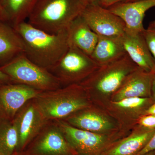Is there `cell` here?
<instances>
[{
	"instance_id": "ac0fdd59",
	"label": "cell",
	"mask_w": 155,
	"mask_h": 155,
	"mask_svg": "<svg viewBox=\"0 0 155 155\" xmlns=\"http://www.w3.org/2000/svg\"><path fill=\"white\" fill-rule=\"evenodd\" d=\"M67 31L69 46L76 48L91 56L98 35L92 30L81 15L70 23Z\"/></svg>"
},
{
	"instance_id": "4316f807",
	"label": "cell",
	"mask_w": 155,
	"mask_h": 155,
	"mask_svg": "<svg viewBox=\"0 0 155 155\" xmlns=\"http://www.w3.org/2000/svg\"><path fill=\"white\" fill-rule=\"evenodd\" d=\"M12 83L8 76L0 69V85Z\"/></svg>"
},
{
	"instance_id": "3957f363",
	"label": "cell",
	"mask_w": 155,
	"mask_h": 155,
	"mask_svg": "<svg viewBox=\"0 0 155 155\" xmlns=\"http://www.w3.org/2000/svg\"><path fill=\"white\" fill-rule=\"evenodd\" d=\"M86 7L82 0H38L26 22L48 33H58L67 28Z\"/></svg>"
},
{
	"instance_id": "5bb4252c",
	"label": "cell",
	"mask_w": 155,
	"mask_h": 155,
	"mask_svg": "<svg viewBox=\"0 0 155 155\" xmlns=\"http://www.w3.org/2000/svg\"><path fill=\"white\" fill-rule=\"evenodd\" d=\"M143 31L125 28L121 38L122 45L127 56L137 67L146 72H155V61L146 42Z\"/></svg>"
},
{
	"instance_id": "8992f818",
	"label": "cell",
	"mask_w": 155,
	"mask_h": 155,
	"mask_svg": "<svg viewBox=\"0 0 155 155\" xmlns=\"http://www.w3.org/2000/svg\"><path fill=\"white\" fill-rule=\"evenodd\" d=\"M72 149L81 155H101L114 143L130 134L132 130L102 134L81 130L63 120L56 121Z\"/></svg>"
},
{
	"instance_id": "8fae6325",
	"label": "cell",
	"mask_w": 155,
	"mask_h": 155,
	"mask_svg": "<svg viewBox=\"0 0 155 155\" xmlns=\"http://www.w3.org/2000/svg\"><path fill=\"white\" fill-rule=\"evenodd\" d=\"M154 101L152 97L127 98L118 101H110L101 108L116 119L122 129L132 130Z\"/></svg>"
},
{
	"instance_id": "cb8c5ba5",
	"label": "cell",
	"mask_w": 155,
	"mask_h": 155,
	"mask_svg": "<svg viewBox=\"0 0 155 155\" xmlns=\"http://www.w3.org/2000/svg\"><path fill=\"white\" fill-rule=\"evenodd\" d=\"M143 35L150 52L155 61V28H145Z\"/></svg>"
},
{
	"instance_id": "6da1fadb",
	"label": "cell",
	"mask_w": 155,
	"mask_h": 155,
	"mask_svg": "<svg viewBox=\"0 0 155 155\" xmlns=\"http://www.w3.org/2000/svg\"><path fill=\"white\" fill-rule=\"evenodd\" d=\"M14 28L22 40L23 54L31 62L48 71L69 49L67 28L58 33L51 34L26 21Z\"/></svg>"
},
{
	"instance_id": "d6986e66",
	"label": "cell",
	"mask_w": 155,
	"mask_h": 155,
	"mask_svg": "<svg viewBox=\"0 0 155 155\" xmlns=\"http://www.w3.org/2000/svg\"><path fill=\"white\" fill-rule=\"evenodd\" d=\"M121 38L98 36L91 57L99 66L110 64L124 57L126 53Z\"/></svg>"
},
{
	"instance_id": "52a82bcc",
	"label": "cell",
	"mask_w": 155,
	"mask_h": 155,
	"mask_svg": "<svg viewBox=\"0 0 155 155\" xmlns=\"http://www.w3.org/2000/svg\"><path fill=\"white\" fill-rule=\"evenodd\" d=\"M99 67L90 56L70 46L67 52L49 71L59 81L62 87L79 84Z\"/></svg>"
},
{
	"instance_id": "5b68a950",
	"label": "cell",
	"mask_w": 155,
	"mask_h": 155,
	"mask_svg": "<svg viewBox=\"0 0 155 155\" xmlns=\"http://www.w3.org/2000/svg\"><path fill=\"white\" fill-rule=\"evenodd\" d=\"M12 83L23 84L41 91L62 87L52 73L29 60L23 53L0 67Z\"/></svg>"
},
{
	"instance_id": "ffe728a7",
	"label": "cell",
	"mask_w": 155,
	"mask_h": 155,
	"mask_svg": "<svg viewBox=\"0 0 155 155\" xmlns=\"http://www.w3.org/2000/svg\"><path fill=\"white\" fill-rule=\"evenodd\" d=\"M5 22L0 21V61L3 65L23 51L20 36L13 26Z\"/></svg>"
},
{
	"instance_id": "f546056e",
	"label": "cell",
	"mask_w": 155,
	"mask_h": 155,
	"mask_svg": "<svg viewBox=\"0 0 155 155\" xmlns=\"http://www.w3.org/2000/svg\"><path fill=\"white\" fill-rule=\"evenodd\" d=\"M152 96L153 98L155 101V73L154 76L153 80L152 89Z\"/></svg>"
},
{
	"instance_id": "83f0119b",
	"label": "cell",
	"mask_w": 155,
	"mask_h": 155,
	"mask_svg": "<svg viewBox=\"0 0 155 155\" xmlns=\"http://www.w3.org/2000/svg\"><path fill=\"white\" fill-rule=\"evenodd\" d=\"M86 6L101 5L102 0H82Z\"/></svg>"
},
{
	"instance_id": "f1b7e54d",
	"label": "cell",
	"mask_w": 155,
	"mask_h": 155,
	"mask_svg": "<svg viewBox=\"0 0 155 155\" xmlns=\"http://www.w3.org/2000/svg\"><path fill=\"white\" fill-rule=\"evenodd\" d=\"M144 115H155V101L147 109Z\"/></svg>"
},
{
	"instance_id": "4fadbf2b",
	"label": "cell",
	"mask_w": 155,
	"mask_h": 155,
	"mask_svg": "<svg viewBox=\"0 0 155 155\" xmlns=\"http://www.w3.org/2000/svg\"><path fill=\"white\" fill-rule=\"evenodd\" d=\"M41 91L14 83L0 85V119L13 121L17 112Z\"/></svg>"
},
{
	"instance_id": "9a60e30c",
	"label": "cell",
	"mask_w": 155,
	"mask_h": 155,
	"mask_svg": "<svg viewBox=\"0 0 155 155\" xmlns=\"http://www.w3.org/2000/svg\"><path fill=\"white\" fill-rule=\"evenodd\" d=\"M155 73L138 68L114 94L110 101H118L127 98L152 97V89Z\"/></svg>"
},
{
	"instance_id": "277c9868",
	"label": "cell",
	"mask_w": 155,
	"mask_h": 155,
	"mask_svg": "<svg viewBox=\"0 0 155 155\" xmlns=\"http://www.w3.org/2000/svg\"><path fill=\"white\" fill-rule=\"evenodd\" d=\"M34 100L49 121L64 120L75 112L93 105L80 84L42 91Z\"/></svg>"
},
{
	"instance_id": "836d02e7",
	"label": "cell",
	"mask_w": 155,
	"mask_h": 155,
	"mask_svg": "<svg viewBox=\"0 0 155 155\" xmlns=\"http://www.w3.org/2000/svg\"><path fill=\"white\" fill-rule=\"evenodd\" d=\"M75 155H80V154H75Z\"/></svg>"
},
{
	"instance_id": "7a4b0ae2",
	"label": "cell",
	"mask_w": 155,
	"mask_h": 155,
	"mask_svg": "<svg viewBox=\"0 0 155 155\" xmlns=\"http://www.w3.org/2000/svg\"><path fill=\"white\" fill-rule=\"evenodd\" d=\"M138 68L126 54L117 61L100 66L79 84L93 104L101 108Z\"/></svg>"
},
{
	"instance_id": "d4e9b609",
	"label": "cell",
	"mask_w": 155,
	"mask_h": 155,
	"mask_svg": "<svg viewBox=\"0 0 155 155\" xmlns=\"http://www.w3.org/2000/svg\"><path fill=\"white\" fill-rule=\"evenodd\" d=\"M137 1L138 0H102L100 5L106 8H108L117 4L133 2Z\"/></svg>"
},
{
	"instance_id": "ba28073f",
	"label": "cell",
	"mask_w": 155,
	"mask_h": 155,
	"mask_svg": "<svg viewBox=\"0 0 155 155\" xmlns=\"http://www.w3.org/2000/svg\"><path fill=\"white\" fill-rule=\"evenodd\" d=\"M56 121H49L22 152L16 155H75Z\"/></svg>"
},
{
	"instance_id": "4dcf8cb0",
	"label": "cell",
	"mask_w": 155,
	"mask_h": 155,
	"mask_svg": "<svg viewBox=\"0 0 155 155\" xmlns=\"http://www.w3.org/2000/svg\"><path fill=\"white\" fill-rule=\"evenodd\" d=\"M148 28H155V20L151 21L149 24Z\"/></svg>"
},
{
	"instance_id": "603a6c76",
	"label": "cell",
	"mask_w": 155,
	"mask_h": 155,
	"mask_svg": "<svg viewBox=\"0 0 155 155\" xmlns=\"http://www.w3.org/2000/svg\"><path fill=\"white\" fill-rule=\"evenodd\" d=\"M135 126L144 130H155V115H143L139 119Z\"/></svg>"
},
{
	"instance_id": "30bf717a",
	"label": "cell",
	"mask_w": 155,
	"mask_h": 155,
	"mask_svg": "<svg viewBox=\"0 0 155 155\" xmlns=\"http://www.w3.org/2000/svg\"><path fill=\"white\" fill-rule=\"evenodd\" d=\"M63 120L73 127L93 133L109 134L125 130L104 110L94 105L77 111Z\"/></svg>"
},
{
	"instance_id": "d6a6232c",
	"label": "cell",
	"mask_w": 155,
	"mask_h": 155,
	"mask_svg": "<svg viewBox=\"0 0 155 155\" xmlns=\"http://www.w3.org/2000/svg\"><path fill=\"white\" fill-rule=\"evenodd\" d=\"M142 155H155V150L147 153H145Z\"/></svg>"
},
{
	"instance_id": "9c48e42d",
	"label": "cell",
	"mask_w": 155,
	"mask_h": 155,
	"mask_svg": "<svg viewBox=\"0 0 155 155\" xmlns=\"http://www.w3.org/2000/svg\"><path fill=\"white\" fill-rule=\"evenodd\" d=\"M48 121L34 98L25 103L13 120L18 136V147L15 155L25 150Z\"/></svg>"
},
{
	"instance_id": "7402d4cb",
	"label": "cell",
	"mask_w": 155,
	"mask_h": 155,
	"mask_svg": "<svg viewBox=\"0 0 155 155\" xmlns=\"http://www.w3.org/2000/svg\"><path fill=\"white\" fill-rule=\"evenodd\" d=\"M18 136L13 121L0 119V155H15Z\"/></svg>"
},
{
	"instance_id": "44dd1931",
	"label": "cell",
	"mask_w": 155,
	"mask_h": 155,
	"mask_svg": "<svg viewBox=\"0 0 155 155\" xmlns=\"http://www.w3.org/2000/svg\"><path fill=\"white\" fill-rule=\"evenodd\" d=\"M38 0H0V6L6 22L13 27L26 21Z\"/></svg>"
},
{
	"instance_id": "2e32d148",
	"label": "cell",
	"mask_w": 155,
	"mask_h": 155,
	"mask_svg": "<svg viewBox=\"0 0 155 155\" xmlns=\"http://www.w3.org/2000/svg\"><path fill=\"white\" fill-rule=\"evenodd\" d=\"M155 7V0H138L133 2L117 4L108 9L125 22L126 28L134 31L145 29L143 19L146 13Z\"/></svg>"
},
{
	"instance_id": "1f68e13d",
	"label": "cell",
	"mask_w": 155,
	"mask_h": 155,
	"mask_svg": "<svg viewBox=\"0 0 155 155\" xmlns=\"http://www.w3.org/2000/svg\"><path fill=\"white\" fill-rule=\"evenodd\" d=\"M0 21L6 22L4 16H3L2 11V9H1V6H0Z\"/></svg>"
},
{
	"instance_id": "7c38bea8",
	"label": "cell",
	"mask_w": 155,
	"mask_h": 155,
	"mask_svg": "<svg viewBox=\"0 0 155 155\" xmlns=\"http://www.w3.org/2000/svg\"><path fill=\"white\" fill-rule=\"evenodd\" d=\"M81 15L98 36L121 38L125 33L124 21L100 5L87 6Z\"/></svg>"
},
{
	"instance_id": "484cf974",
	"label": "cell",
	"mask_w": 155,
	"mask_h": 155,
	"mask_svg": "<svg viewBox=\"0 0 155 155\" xmlns=\"http://www.w3.org/2000/svg\"><path fill=\"white\" fill-rule=\"evenodd\" d=\"M155 150V133L147 145L136 155H142L147 153Z\"/></svg>"
},
{
	"instance_id": "e0dca14e",
	"label": "cell",
	"mask_w": 155,
	"mask_h": 155,
	"mask_svg": "<svg viewBox=\"0 0 155 155\" xmlns=\"http://www.w3.org/2000/svg\"><path fill=\"white\" fill-rule=\"evenodd\" d=\"M155 133L134 126L130 134L116 142L101 155H136L144 147Z\"/></svg>"
}]
</instances>
